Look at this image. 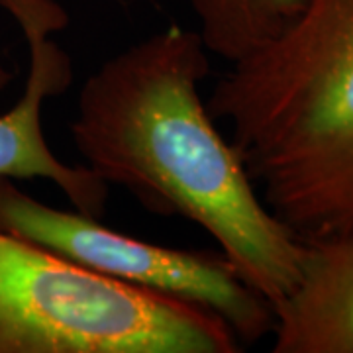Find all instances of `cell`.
I'll return each instance as SVG.
<instances>
[{"label":"cell","instance_id":"cell-1","mask_svg":"<svg viewBox=\"0 0 353 353\" xmlns=\"http://www.w3.org/2000/svg\"><path fill=\"white\" fill-rule=\"evenodd\" d=\"M208 55L199 30L179 24L112 55L79 90L71 138L108 187L201 226L275 308L299 283L304 241L269 210L210 116L201 94Z\"/></svg>","mask_w":353,"mask_h":353},{"label":"cell","instance_id":"cell-2","mask_svg":"<svg viewBox=\"0 0 353 353\" xmlns=\"http://www.w3.org/2000/svg\"><path fill=\"white\" fill-rule=\"evenodd\" d=\"M263 202L301 238L353 226V0H304L206 101Z\"/></svg>","mask_w":353,"mask_h":353},{"label":"cell","instance_id":"cell-3","mask_svg":"<svg viewBox=\"0 0 353 353\" xmlns=\"http://www.w3.org/2000/svg\"><path fill=\"white\" fill-rule=\"evenodd\" d=\"M222 318L0 228V353H240Z\"/></svg>","mask_w":353,"mask_h":353},{"label":"cell","instance_id":"cell-4","mask_svg":"<svg viewBox=\"0 0 353 353\" xmlns=\"http://www.w3.org/2000/svg\"><path fill=\"white\" fill-rule=\"evenodd\" d=\"M0 228L104 277L201 306L222 318L241 345H252L273 332V306L220 252L138 240L106 228L101 218L53 208L6 176H0Z\"/></svg>","mask_w":353,"mask_h":353},{"label":"cell","instance_id":"cell-5","mask_svg":"<svg viewBox=\"0 0 353 353\" xmlns=\"http://www.w3.org/2000/svg\"><path fill=\"white\" fill-rule=\"evenodd\" d=\"M28 46V77L20 101L0 114V176L43 179L65 194L81 214L102 218L108 185L87 165L59 159L43 134V104L65 94L75 79L73 59L57 41L69 14L57 0H0Z\"/></svg>","mask_w":353,"mask_h":353},{"label":"cell","instance_id":"cell-6","mask_svg":"<svg viewBox=\"0 0 353 353\" xmlns=\"http://www.w3.org/2000/svg\"><path fill=\"white\" fill-rule=\"evenodd\" d=\"M273 312V353H353V226L304 240L299 283Z\"/></svg>","mask_w":353,"mask_h":353},{"label":"cell","instance_id":"cell-7","mask_svg":"<svg viewBox=\"0 0 353 353\" xmlns=\"http://www.w3.org/2000/svg\"><path fill=\"white\" fill-rule=\"evenodd\" d=\"M304 0H189L210 55L228 65L245 57L287 28Z\"/></svg>","mask_w":353,"mask_h":353},{"label":"cell","instance_id":"cell-8","mask_svg":"<svg viewBox=\"0 0 353 353\" xmlns=\"http://www.w3.org/2000/svg\"><path fill=\"white\" fill-rule=\"evenodd\" d=\"M12 71L6 67V63L0 59V88H4V87H8L10 83H12Z\"/></svg>","mask_w":353,"mask_h":353},{"label":"cell","instance_id":"cell-9","mask_svg":"<svg viewBox=\"0 0 353 353\" xmlns=\"http://www.w3.org/2000/svg\"><path fill=\"white\" fill-rule=\"evenodd\" d=\"M108 2H122V0H108Z\"/></svg>","mask_w":353,"mask_h":353}]
</instances>
